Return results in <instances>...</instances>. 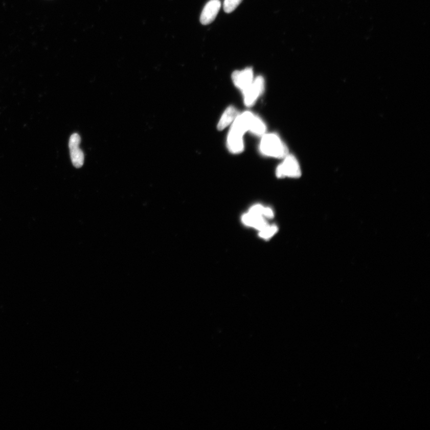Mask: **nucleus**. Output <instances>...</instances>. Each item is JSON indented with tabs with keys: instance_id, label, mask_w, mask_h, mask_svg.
Listing matches in <instances>:
<instances>
[{
	"instance_id": "obj_1",
	"label": "nucleus",
	"mask_w": 430,
	"mask_h": 430,
	"mask_svg": "<svg viewBox=\"0 0 430 430\" xmlns=\"http://www.w3.org/2000/svg\"><path fill=\"white\" fill-rule=\"evenodd\" d=\"M259 149L262 154L270 157L284 159L289 154L285 144L275 133L263 135Z\"/></svg>"
},
{
	"instance_id": "obj_2",
	"label": "nucleus",
	"mask_w": 430,
	"mask_h": 430,
	"mask_svg": "<svg viewBox=\"0 0 430 430\" xmlns=\"http://www.w3.org/2000/svg\"><path fill=\"white\" fill-rule=\"evenodd\" d=\"M282 164L277 168L276 175L279 178L283 177H299L301 170L297 159L292 155L288 154L284 158Z\"/></svg>"
},
{
	"instance_id": "obj_3",
	"label": "nucleus",
	"mask_w": 430,
	"mask_h": 430,
	"mask_svg": "<svg viewBox=\"0 0 430 430\" xmlns=\"http://www.w3.org/2000/svg\"><path fill=\"white\" fill-rule=\"evenodd\" d=\"M265 90V80L262 76L254 79L253 83L246 90L242 92L244 104L247 106H253L261 97Z\"/></svg>"
},
{
	"instance_id": "obj_4",
	"label": "nucleus",
	"mask_w": 430,
	"mask_h": 430,
	"mask_svg": "<svg viewBox=\"0 0 430 430\" xmlns=\"http://www.w3.org/2000/svg\"><path fill=\"white\" fill-rule=\"evenodd\" d=\"M81 137L78 133L71 135L69 141V148L71 161L74 167L81 168L84 164V155L80 148Z\"/></svg>"
},
{
	"instance_id": "obj_5",
	"label": "nucleus",
	"mask_w": 430,
	"mask_h": 430,
	"mask_svg": "<svg viewBox=\"0 0 430 430\" xmlns=\"http://www.w3.org/2000/svg\"><path fill=\"white\" fill-rule=\"evenodd\" d=\"M232 80L236 87L244 92L251 86L254 80V71L251 67L236 71L232 74Z\"/></svg>"
},
{
	"instance_id": "obj_6",
	"label": "nucleus",
	"mask_w": 430,
	"mask_h": 430,
	"mask_svg": "<svg viewBox=\"0 0 430 430\" xmlns=\"http://www.w3.org/2000/svg\"><path fill=\"white\" fill-rule=\"evenodd\" d=\"M219 0H211L205 6L201 14L200 22L202 25H208L216 18L221 8Z\"/></svg>"
},
{
	"instance_id": "obj_7",
	"label": "nucleus",
	"mask_w": 430,
	"mask_h": 430,
	"mask_svg": "<svg viewBox=\"0 0 430 430\" xmlns=\"http://www.w3.org/2000/svg\"><path fill=\"white\" fill-rule=\"evenodd\" d=\"M244 135L230 129L227 137V147L233 154H239L244 150Z\"/></svg>"
},
{
	"instance_id": "obj_8",
	"label": "nucleus",
	"mask_w": 430,
	"mask_h": 430,
	"mask_svg": "<svg viewBox=\"0 0 430 430\" xmlns=\"http://www.w3.org/2000/svg\"><path fill=\"white\" fill-rule=\"evenodd\" d=\"M241 221L244 225L253 227L259 231L268 225L264 216L254 215L248 212L243 215Z\"/></svg>"
},
{
	"instance_id": "obj_9",
	"label": "nucleus",
	"mask_w": 430,
	"mask_h": 430,
	"mask_svg": "<svg viewBox=\"0 0 430 430\" xmlns=\"http://www.w3.org/2000/svg\"><path fill=\"white\" fill-rule=\"evenodd\" d=\"M239 115V112H238L237 110L234 106H229V107L225 110L221 119H220L218 123L217 129L219 130H222L225 129V128L234 122V120L236 119V117Z\"/></svg>"
},
{
	"instance_id": "obj_10",
	"label": "nucleus",
	"mask_w": 430,
	"mask_h": 430,
	"mask_svg": "<svg viewBox=\"0 0 430 430\" xmlns=\"http://www.w3.org/2000/svg\"><path fill=\"white\" fill-rule=\"evenodd\" d=\"M266 127L265 124L260 117L254 115L251 123L250 131L252 134L258 137H262L265 134Z\"/></svg>"
},
{
	"instance_id": "obj_11",
	"label": "nucleus",
	"mask_w": 430,
	"mask_h": 430,
	"mask_svg": "<svg viewBox=\"0 0 430 430\" xmlns=\"http://www.w3.org/2000/svg\"><path fill=\"white\" fill-rule=\"evenodd\" d=\"M277 231H278V228L276 225H268L259 231V236L263 239L268 240L271 239L277 233Z\"/></svg>"
},
{
	"instance_id": "obj_12",
	"label": "nucleus",
	"mask_w": 430,
	"mask_h": 430,
	"mask_svg": "<svg viewBox=\"0 0 430 430\" xmlns=\"http://www.w3.org/2000/svg\"><path fill=\"white\" fill-rule=\"evenodd\" d=\"M243 0H225L223 9L227 13H232L240 5Z\"/></svg>"
},
{
	"instance_id": "obj_13",
	"label": "nucleus",
	"mask_w": 430,
	"mask_h": 430,
	"mask_svg": "<svg viewBox=\"0 0 430 430\" xmlns=\"http://www.w3.org/2000/svg\"><path fill=\"white\" fill-rule=\"evenodd\" d=\"M264 206L261 205H254L250 208L248 213L254 215L264 216Z\"/></svg>"
},
{
	"instance_id": "obj_14",
	"label": "nucleus",
	"mask_w": 430,
	"mask_h": 430,
	"mask_svg": "<svg viewBox=\"0 0 430 430\" xmlns=\"http://www.w3.org/2000/svg\"><path fill=\"white\" fill-rule=\"evenodd\" d=\"M274 212L273 210L269 208H265L264 216L265 218L273 219L274 218Z\"/></svg>"
}]
</instances>
